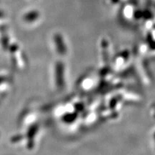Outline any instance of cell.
Listing matches in <instances>:
<instances>
[{"label": "cell", "instance_id": "obj_1", "mask_svg": "<svg viewBox=\"0 0 155 155\" xmlns=\"http://www.w3.org/2000/svg\"><path fill=\"white\" fill-rule=\"evenodd\" d=\"M39 16V14H38V12H31L30 13L28 14V15L27 16V18L29 20L31 19L32 20V19H37Z\"/></svg>", "mask_w": 155, "mask_h": 155}]
</instances>
